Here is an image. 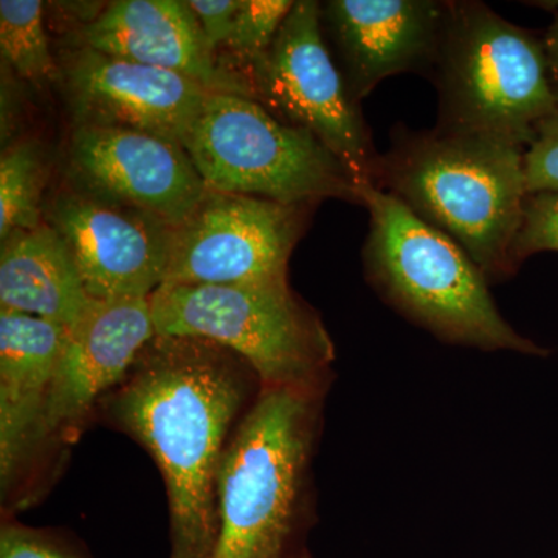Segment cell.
<instances>
[{
	"instance_id": "obj_10",
	"label": "cell",
	"mask_w": 558,
	"mask_h": 558,
	"mask_svg": "<svg viewBox=\"0 0 558 558\" xmlns=\"http://www.w3.org/2000/svg\"><path fill=\"white\" fill-rule=\"evenodd\" d=\"M44 222L68 245L92 299H149L163 284L174 236L167 220L68 185L47 202Z\"/></svg>"
},
{
	"instance_id": "obj_17",
	"label": "cell",
	"mask_w": 558,
	"mask_h": 558,
	"mask_svg": "<svg viewBox=\"0 0 558 558\" xmlns=\"http://www.w3.org/2000/svg\"><path fill=\"white\" fill-rule=\"evenodd\" d=\"M0 310L75 325L95 301L72 253L49 223L0 241Z\"/></svg>"
},
{
	"instance_id": "obj_2",
	"label": "cell",
	"mask_w": 558,
	"mask_h": 558,
	"mask_svg": "<svg viewBox=\"0 0 558 558\" xmlns=\"http://www.w3.org/2000/svg\"><path fill=\"white\" fill-rule=\"evenodd\" d=\"M526 150L501 140L435 128H396L374 186L461 245L486 275L517 271L512 253L527 199Z\"/></svg>"
},
{
	"instance_id": "obj_12",
	"label": "cell",
	"mask_w": 558,
	"mask_h": 558,
	"mask_svg": "<svg viewBox=\"0 0 558 558\" xmlns=\"http://www.w3.org/2000/svg\"><path fill=\"white\" fill-rule=\"evenodd\" d=\"M156 336L149 299L95 301L65 328L44 417V464L80 438Z\"/></svg>"
},
{
	"instance_id": "obj_4",
	"label": "cell",
	"mask_w": 558,
	"mask_h": 558,
	"mask_svg": "<svg viewBox=\"0 0 558 558\" xmlns=\"http://www.w3.org/2000/svg\"><path fill=\"white\" fill-rule=\"evenodd\" d=\"M369 213L366 278L400 314L447 343L543 355L499 314L488 279L444 231L374 185L360 190Z\"/></svg>"
},
{
	"instance_id": "obj_21",
	"label": "cell",
	"mask_w": 558,
	"mask_h": 558,
	"mask_svg": "<svg viewBox=\"0 0 558 558\" xmlns=\"http://www.w3.org/2000/svg\"><path fill=\"white\" fill-rule=\"evenodd\" d=\"M539 252H558V191L527 196L513 264L519 269L524 259Z\"/></svg>"
},
{
	"instance_id": "obj_7",
	"label": "cell",
	"mask_w": 558,
	"mask_h": 558,
	"mask_svg": "<svg viewBox=\"0 0 558 558\" xmlns=\"http://www.w3.org/2000/svg\"><path fill=\"white\" fill-rule=\"evenodd\" d=\"M183 146L208 190L290 205H362L351 172L315 135L252 98L211 92Z\"/></svg>"
},
{
	"instance_id": "obj_18",
	"label": "cell",
	"mask_w": 558,
	"mask_h": 558,
	"mask_svg": "<svg viewBox=\"0 0 558 558\" xmlns=\"http://www.w3.org/2000/svg\"><path fill=\"white\" fill-rule=\"evenodd\" d=\"M49 163L43 143L20 138L0 157V241L14 231L33 230L44 222V191Z\"/></svg>"
},
{
	"instance_id": "obj_14",
	"label": "cell",
	"mask_w": 558,
	"mask_h": 558,
	"mask_svg": "<svg viewBox=\"0 0 558 558\" xmlns=\"http://www.w3.org/2000/svg\"><path fill=\"white\" fill-rule=\"evenodd\" d=\"M65 326L0 310V492L3 506L27 497L44 470L47 400Z\"/></svg>"
},
{
	"instance_id": "obj_5",
	"label": "cell",
	"mask_w": 558,
	"mask_h": 558,
	"mask_svg": "<svg viewBox=\"0 0 558 558\" xmlns=\"http://www.w3.org/2000/svg\"><path fill=\"white\" fill-rule=\"evenodd\" d=\"M439 95L436 128L526 148L558 105L545 44L486 3L447 0L432 73Z\"/></svg>"
},
{
	"instance_id": "obj_23",
	"label": "cell",
	"mask_w": 558,
	"mask_h": 558,
	"mask_svg": "<svg viewBox=\"0 0 558 558\" xmlns=\"http://www.w3.org/2000/svg\"><path fill=\"white\" fill-rule=\"evenodd\" d=\"M0 558H89L49 532L3 519L0 527Z\"/></svg>"
},
{
	"instance_id": "obj_22",
	"label": "cell",
	"mask_w": 558,
	"mask_h": 558,
	"mask_svg": "<svg viewBox=\"0 0 558 558\" xmlns=\"http://www.w3.org/2000/svg\"><path fill=\"white\" fill-rule=\"evenodd\" d=\"M527 196L558 191V109L546 117L524 154Z\"/></svg>"
},
{
	"instance_id": "obj_9",
	"label": "cell",
	"mask_w": 558,
	"mask_h": 558,
	"mask_svg": "<svg viewBox=\"0 0 558 558\" xmlns=\"http://www.w3.org/2000/svg\"><path fill=\"white\" fill-rule=\"evenodd\" d=\"M311 207L207 189L174 227L163 284L288 281L289 259Z\"/></svg>"
},
{
	"instance_id": "obj_16",
	"label": "cell",
	"mask_w": 558,
	"mask_h": 558,
	"mask_svg": "<svg viewBox=\"0 0 558 558\" xmlns=\"http://www.w3.org/2000/svg\"><path fill=\"white\" fill-rule=\"evenodd\" d=\"M78 46L197 81L216 94L252 98L247 80L209 50L193 11L180 0H116L78 32ZM253 100V98H252Z\"/></svg>"
},
{
	"instance_id": "obj_15",
	"label": "cell",
	"mask_w": 558,
	"mask_h": 558,
	"mask_svg": "<svg viewBox=\"0 0 558 558\" xmlns=\"http://www.w3.org/2000/svg\"><path fill=\"white\" fill-rule=\"evenodd\" d=\"M447 0H330L323 31L336 44L341 73L362 101L389 78L429 72L438 54Z\"/></svg>"
},
{
	"instance_id": "obj_13",
	"label": "cell",
	"mask_w": 558,
	"mask_h": 558,
	"mask_svg": "<svg viewBox=\"0 0 558 558\" xmlns=\"http://www.w3.org/2000/svg\"><path fill=\"white\" fill-rule=\"evenodd\" d=\"M58 64L72 128H126L183 145L211 94L189 76L78 44Z\"/></svg>"
},
{
	"instance_id": "obj_27",
	"label": "cell",
	"mask_w": 558,
	"mask_h": 558,
	"mask_svg": "<svg viewBox=\"0 0 558 558\" xmlns=\"http://www.w3.org/2000/svg\"><path fill=\"white\" fill-rule=\"evenodd\" d=\"M295 558H312L310 550L303 549Z\"/></svg>"
},
{
	"instance_id": "obj_20",
	"label": "cell",
	"mask_w": 558,
	"mask_h": 558,
	"mask_svg": "<svg viewBox=\"0 0 558 558\" xmlns=\"http://www.w3.org/2000/svg\"><path fill=\"white\" fill-rule=\"evenodd\" d=\"M295 2L293 0H240L233 25L219 58L223 68L241 75L277 38Z\"/></svg>"
},
{
	"instance_id": "obj_19",
	"label": "cell",
	"mask_w": 558,
	"mask_h": 558,
	"mask_svg": "<svg viewBox=\"0 0 558 558\" xmlns=\"http://www.w3.org/2000/svg\"><path fill=\"white\" fill-rule=\"evenodd\" d=\"M44 9L40 0H0L2 64L38 89L60 83V64L51 53Z\"/></svg>"
},
{
	"instance_id": "obj_11",
	"label": "cell",
	"mask_w": 558,
	"mask_h": 558,
	"mask_svg": "<svg viewBox=\"0 0 558 558\" xmlns=\"http://www.w3.org/2000/svg\"><path fill=\"white\" fill-rule=\"evenodd\" d=\"M65 178L72 189L143 209L172 227L207 191L185 146L126 128L73 126Z\"/></svg>"
},
{
	"instance_id": "obj_26",
	"label": "cell",
	"mask_w": 558,
	"mask_h": 558,
	"mask_svg": "<svg viewBox=\"0 0 558 558\" xmlns=\"http://www.w3.org/2000/svg\"><path fill=\"white\" fill-rule=\"evenodd\" d=\"M529 5H537V7H539V9H543V10H550V11L558 10V2H532V3H529Z\"/></svg>"
},
{
	"instance_id": "obj_6",
	"label": "cell",
	"mask_w": 558,
	"mask_h": 558,
	"mask_svg": "<svg viewBox=\"0 0 558 558\" xmlns=\"http://www.w3.org/2000/svg\"><path fill=\"white\" fill-rule=\"evenodd\" d=\"M149 303L159 336L215 341L244 359L263 387L328 389L332 339L288 281L161 284Z\"/></svg>"
},
{
	"instance_id": "obj_25",
	"label": "cell",
	"mask_w": 558,
	"mask_h": 558,
	"mask_svg": "<svg viewBox=\"0 0 558 558\" xmlns=\"http://www.w3.org/2000/svg\"><path fill=\"white\" fill-rule=\"evenodd\" d=\"M543 44H545L546 57H548L550 86H553L554 97L558 105V14L556 21L546 32Z\"/></svg>"
},
{
	"instance_id": "obj_3",
	"label": "cell",
	"mask_w": 558,
	"mask_h": 558,
	"mask_svg": "<svg viewBox=\"0 0 558 558\" xmlns=\"http://www.w3.org/2000/svg\"><path fill=\"white\" fill-rule=\"evenodd\" d=\"M325 392L260 388L220 464L211 558H295L306 549Z\"/></svg>"
},
{
	"instance_id": "obj_1",
	"label": "cell",
	"mask_w": 558,
	"mask_h": 558,
	"mask_svg": "<svg viewBox=\"0 0 558 558\" xmlns=\"http://www.w3.org/2000/svg\"><path fill=\"white\" fill-rule=\"evenodd\" d=\"M260 388L252 366L215 341L157 333L97 414L156 462L170 509V558H211L223 454Z\"/></svg>"
},
{
	"instance_id": "obj_8",
	"label": "cell",
	"mask_w": 558,
	"mask_h": 558,
	"mask_svg": "<svg viewBox=\"0 0 558 558\" xmlns=\"http://www.w3.org/2000/svg\"><path fill=\"white\" fill-rule=\"evenodd\" d=\"M323 32L322 5L296 0L270 49L244 76L253 100L278 120L315 135L362 190L374 185L380 154Z\"/></svg>"
},
{
	"instance_id": "obj_24",
	"label": "cell",
	"mask_w": 558,
	"mask_h": 558,
	"mask_svg": "<svg viewBox=\"0 0 558 558\" xmlns=\"http://www.w3.org/2000/svg\"><path fill=\"white\" fill-rule=\"evenodd\" d=\"M186 5L199 22L209 50L219 58L229 39L240 0H186Z\"/></svg>"
}]
</instances>
